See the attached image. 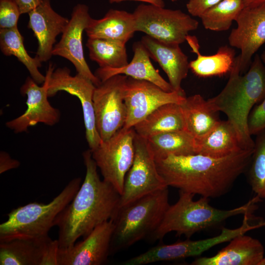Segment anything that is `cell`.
<instances>
[{
	"mask_svg": "<svg viewBox=\"0 0 265 265\" xmlns=\"http://www.w3.org/2000/svg\"><path fill=\"white\" fill-rule=\"evenodd\" d=\"M254 149H241L221 158L199 154L169 155L155 160L158 172L168 186L201 197L215 198L227 193L247 169Z\"/></svg>",
	"mask_w": 265,
	"mask_h": 265,
	"instance_id": "1",
	"label": "cell"
},
{
	"mask_svg": "<svg viewBox=\"0 0 265 265\" xmlns=\"http://www.w3.org/2000/svg\"><path fill=\"white\" fill-rule=\"evenodd\" d=\"M82 156L86 167L84 180L55 222L60 248L72 246L97 226L111 219L119 207L120 194L110 184L101 180L90 150Z\"/></svg>",
	"mask_w": 265,
	"mask_h": 265,
	"instance_id": "2",
	"label": "cell"
},
{
	"mask_svg": "<svg viewBox=\"0 0 265 265\" xmlns=\"http://www.w3.org/2000/svg\"><path fill=\"white\" fill-rule=\"evenodd\" d=\"M265 97V65L260 55L255 54L243 75L236 57L229 80L223 89L208 101L217 112H222L236 130L240 145L244 149H254L255 141L248 127L249 114L255 105Z\"/></svg>",
	"mask_w": 265,
	"mask_h": 265,
	"instance_id": "3",
	"label": "cell"
},
{
	"mask_svg": "<svg viewBox=\"0 0 265 265\" xmlns=\"http://www.w3.org/2000/svg\"><path fill=\"white\" fill-rule=\"evenodd\" d=\"M194 194L180 191L176 203L170 205L157 229L149 237L152 241L161 240L168 233H176L190 238L195 233L216 226L235 215L249 214L257 197L232 210L216 209L209 204V198L193 200Z\"/></svg>",
	"mask_w": 265,
	"mask_h": 265,
	"instance_id": "4",
	"label": "cell"
},
{
	"mask_svg": "<svg viewBox=\"0 0 265 265\" xmlns=\"http://www.w3.org/2000/svg\"><path fill=\"white\" fill-rule=\"evenodd\" d=\"M168 187L118 207L111 219L114 227L110 255L148 238L157 229L170 206Z\"/></svg>",
	"mask_w": 265,
	"mask_h": 265,
	"instance_id": "5",
	"label": "cell"
},
{
	"mask_svg": "<svg viewBox=\"0 0 265 265\" xmlns=\"http://www.w3.org/2000/svg\"><path fill=\"white\" fill-rule=\"evenodd\" d=\"M81 184V178H74L49 203H29L13 209L8 213L7 219L0 224V242L49 236L57 217L72 200Z\"/></svg>",
	"mask_w": 265,
	"mask_h": 265,
	"instance_id": "6",
	"label": "cell"
},
{
	"mask_svg": "<svg viewBox=\"0 0 265 265\" xmlns=\"http://www.w3.org/2000/svg\"><path fill=\"white\" fill-rule=\"evenodd\" d=\"M132 13L136 31L165 42L180 45L199 25L197 20L180 10L150 4L139 5Z\"/></svg>",
	"mask_w": 265,
	"mask_h": 265,
	"instance_id": "7",
	"label": "cell"
},
{
	"mask_svg": "<svg viewBox=\"0 0 265 265\" xmlns=\"http://www.w3.org/2000/svg\"><path fill=\"white\" fill-rule=\"evenodd\" d=\"M133 128L121 129L108 139L90 150L92 158L99 168L103 180L122 194L126 175L134 158Z\"/></svg>",
	"mask_w": 265,
	"mask_h": 265,
	"instance_id": "8",
	"label": "cell"
},
{
	"mask_svg": "<svg viewBox=\"0 0 265 265\" xmlns=\"http://www.w3.org/2000/svg\"><path fill=\"white\" fill-rule=\"evenodd\" d=\"M127 78L124 75L113 76L95 89L93 102L95 123L102 141L110 138L125 124L124 92Z\"/></svg>",
	"mask_w": 265,
	"mask_h": 265,
	"instance_id": "9",
	"label": "cell"
},
{
	"mask_svg": "<svg viewBox=\"0 0 265 265\" xmlns=\"http://www.w3.org/2000/svg\"><path fill=\"white\" fill-rule=\"evenodd\" d=\"M134 145V158L125 177L119 207L168 187L158 172L147 139L135 133Z\"/></svg>",
	"mask_w": 265,
	"mask_h": 265,
	"instance_id": "10",
	"label": "cell"
},
{
	"mask_svg": "<svg viewBox=\"0 0 265 265\" xmlns=\"http://www.w3.org/2000/svg\"><path fill=\"white\" fill-rule=\"evenodd\" d=\"M95 88L92 81L82 75L77 73L71 76L70 69L66 67L54 70L49 78V97L64 91L79 99L83 111L85 137L90 150H94L102 142L95 123L93 102Z\"/></svg>",
	"mask_w": 265,
	"mask_h": 265,
	"instance_id": "11",
	"label": "cell"
},
{
	"mask_svg": "<svg viewBox=\"0 0 265 265\" xmlns=\"http://www.w3.org/2000/svg\"><path fill=\"white\" fill-rule=\"evenodd\" d=\"M186 97L185 94L175 91L167 92L150 81L128 77L124 92L127 118L123 128H133L163 105H181Z\"/></svg>",
	"mask_w": 265,
	"mask_h": 265,
	"instance_id": "12",
	"label": "cell"
},
{
	"mask_svg": "<svg viewBox=\"0 0 265 265\" xmlns=\"http://www.w3.org/2000/svg\"><path fill=\"white\" fill-rule=\"evenodd\" d=\"M237 24L228 37L230 46L240 51L238 56L241 74L247 70L252 58L265 43V3L244 7L235 21Z\"/></svg>",
	"mask_w": 265,
	"mask_h": 265,
	"instance_id": "13",
	"label": "cell"
},
{
	"mask_svg": "<svg viewBox=\"0 0 265 265\" xmlns=\"http://www.w3.org/2000/svg\"><path fill=\"white\" fill-rule=\"evenodd\" d=\"M54 67L50 64L45 75L46 79L40 86L31 77H27L21 88V92L26 95L27 108L21 116L6 123V126L14 132H26L28 127L39 123L49 126L56 124L60 118V112L48 101V90L49 78Z\"/></svg>",
	"mask_w": 265,
	"mask_h": 265,
	"instance_id": "14",
	"label": "cell"
},
{
	"mask_svg": "<svg viewBox=\"0 0 265 265\" xmlns=\"http://www.w3.org/2000/svg\"><path fill=\"white\" fill-rule=\"evenodd\" d=\"M91 18L88 6L84 4L75 6L60 41L53 47L52 54L70 61L77 73L91 80L97 86L101 81L90 70L85 60L82 47V33Z\"/></svg>",
	"mask_w": 265,
	"mask_h": 265,
	"instance_id": "15",
	"label": "cell"
},
{
	"mask_svg": "<svg viewBox=\"0 0 265 265\" xmlns=\"http://www.w3.org/2000/svg\"><path fill=\"white\" fill-rule=\"evenodd\" d=\"M111 219L95 227L81 241L66 248L59 249L58 265H102L110 255L114 231Z\"/></svg>",
	"mask_w": 265,
	"mask_h": 265,
	"instance_id": "16",
	"label": "cell"
},
{
	"mask_svg": "<svg viewBox=\"0 0 265 265\" xmlns=\"http://www.w3.org/2000/svg\"><path fill=\"white\" fill-rule=\"evenodd\" d=\"M57 239L49 236L0 242V265H58Z\"/></svg>",
	"mask_w": 265,
	"mask_h": 265,
	"instance_id": "17",
	"label": "cell"
},
{
	"mask_svg": "<svg viewBox=\"0 0 265 265\" xmlns=\"http://www.w3.org/2000/svg\"><path fill=\"white\" fill-rule=\"evenodd\" d=\"M28 14V27L32 30L38 41L35 57L41 62H46L53 55L56 37L62 34L69 19L53 9L50 0H42Z\"/></svg>",
	"mask_w": 265,
	"mask_h": 265,
	"instance_id": "18",
	"label": "cell"
},
{
	"mask_svg": "<svg viewBox=\"0 0 265 265\" xmlns=\"http://www.w3.org/2000/svg\"><path fill=\"white\" fill-rule=\"evenodd\" d=\"M140 41L150 57L164 71L174 91L185 94L181 83L187 76L189 62L180 44L162 42L147 35L142 36Z\"/></svg>",
	"mask_w": 265,
	"mask_h": 265,
	"instance_id": "19",
	"label": "cell"
},
{
	"mask_svg": "<svg viewBox=\"0 0 265 265\" xmlns=\"http://www.w3.org/2000/svg\"><path fill=\"white\" fill-rule=\"evenodd\" d=\"M214 256L200 257L192 265H259L264 256V247L257 239L240 235L230 241Z\"/></svg>",
	"mask_w": 265,
	"mask_h": 265,
	"instance_id": "20",
	"label": "cell"
},
{
	"mask_svg": "<svg viewBox=\"0 0 265 265\" xmlns=\"http://www.w3.org/2000/svg\"><path fill=\"white\" fill-rule=\"evenodd\" d=\"M133 56L126 66L119 68H100L94 74L102 81L117 75H124L134 79L152 82L167 92L174 91L169 83L156 70L150 60V56L141 41L132 46Z\"/></svg>",
	"mask_w": 265,
	"mask_h": 265,
	"instance_id": "21",
	"label": "cell"
},
{
	"mask_svg": "<svg viewBox=\"0 0 265 265\" xmlns=\"http://www.w3.org/2000/svg\"><path fill=\"white\" fill-rule=\"evenodd\" d=\"M85 32L88 38H100L126 43L135 32L133 13L110 9L100 19L91 18Z\"/></svg>",
	"mask_w": 265,
	"mask_h": 265,
	"instance_id": "22",
	"label": "cell"
},
{
	"mask_svg": "<svg viewBox=\"0 0 265 265\" xmlns=\"http://www.w3.org/2000/svg\"><path fill=\"white\" fill-rule=\"evenodd\" d=\"M186 124V130L196 142L206 136L220 121L218 112L201 95L186 97L181 105Z\"/></svg>",
	"mask_w": 265,
	"mask_h": 265,
	"instance_id": "23",
	"label": "cell"
},
{
	"mask_svg": "<svg viewBox=\"0 0 265 265\" xmlns=\"http://www.w3.org/2000/svg\"><path fill=\"white\" fill-rule=\"evenodd\" d=\"M186 41L196 54L195 59L189 62V69L196 76L201 78L221 76L230 73L235 61V52L227 46L220 47L212 55H203L200 51V45L195 36L188 35Z\"/></svg>",
	"mask_w": 265,
	"mask_h": 265,
	"instance_id": "24",
	"label": "cell"
},
{
	"mask_svg": "<svg viewBox=\"0 0 265 265\" xmlns=\"http://www.w3.org/2000/svg\"><path fill=\"white\" fill-rule=\"evenodd\" d=\"M135 133L147 138L168 132L186 130L184 116L181 105H163L133 127Z\"/></svg>",
	"mask_w": 265,
	"mask_h": 265,
	"instance_id": "25",
	"label": "cell"
},
{
	"mask_svg": "<svg viewBox=\"0 0 265 265\" xmlns=\"http://www.w3.org/2000/svg\"><path fill=\"white\" fill-rule=\"evenodd\" d=\"M242 149L234 127L220 120L203 139L196 142V154L214 158L230 155Z\"/></svg>",
	"mask_w": 265,
	"mask_h": 265,
	"instance_id": "26",
	"label": "cell"
},
{
	"mask_svg": "<svg viewBox=\"0 0 265 265\" xmlns=\"http://www.w3.org/2000/svg\"><path fill=\"white\" fill-rule=\"evenodd\" d=\"M147 139L155 160L169 155H189L196 154V141L186 130L161 133Z\"/></svg>",
	"mask_w": 265,
	"mask_h": 265,
	"instance_id": "27",
	"label": "cell"
},
{
	"mask_svg": "<svg viewBox=\"0 0 265 265\" xmlns=\"http://www.w3.org/2000/svg\"><path fill=\"white\" fill-rule=\"evenodd\" d=\"M0 48L6 56L14 55L22 63L28 71L31 77L38 84L43 83L44 76L39 70L41 62L27 53L24 45V38L18 26L8 29H0Z\"/></svg>",
	"mask_w": 265,
	"mask_h": 265,
	"instance_id": "28",
	"label": "cell"
},
{
	"mask_svg": "<svg viewBox=\"0 0 265 265\" xmlns=\"http://www.w3.org/2000/svg\"><path fill=\"white\" fill-rule=\"evenodd\" d=\"M86 46L90 58L97 62L100 68H119L129 63L124 43L88 38Z\"/></svg>",
	"mask_w": 265,
	"mask_h": 265,
	"instance_id": "29",
	"label": "cell"
},
{
	"mask_svg": "<svg viewBox=\"0 0 265 265\" xmlns=\"http://www.w3.org/2000/svg\"><path fill=\"white\" fill-rule=\"evenodd\" d=\"M244 7L243 0H222L199 18L206 29L226 31L230 28Z\"/></svg>",
	"mask_w": 265,
	"mask_h": 265,
	"instance_id": "30",
	"label": "cell"
},
{
	"mask_svg": "<svg viewBox=\"0 0 265 265\" xmlns=\"http://www.w3.org/2000/svg\"><path fill=\"white\" fill-rule=\"evenodd\" d=\"M250 164V186L258 198L265 199V129L257 134Z\"/></svg>",
	"mask_w": 265,
	"mask_h": 265,
	"instance_id": "31",
	"label": "cell"
},
{
	"mask_svg": "<svg viewBox=\"0 0 265 265\" xmlns=\"http://www.w3.org/2000/svg\"><path fill=\"white\" fill-rule=\"evenodd\" d=\"M21 14L19 7L14 0H0V29L17 27Z\"/></svg>",
	"mask_w": 265,
	"mask_h": 265,
	"instance_id": "32",
	"label": "cell"
},
{
	"mask_svg": "<svg viewBox=\"0 0 265 265\" xmlns=\"http://www.w3.org/2000/svg\"><path fill=\"white\" fill-rule=\"evenodd\" d=\"M248 127L251 135H257L265 129V97L251 110L248 119Z\"/></svg>",
	"mask_w": 265,
	"mask_h": 265,
	"instance_id": "33",
	"label": "cell"
},
{
	"mask_svg": "<svg viewBox=\"0 0 265 265\" xmlns=\"http://www.w3.org/2000/svg\"><path fill=\"white\" fill-rule=\"evenodd\" d=\"M222 0H189L186 4L188 13L194 17H200L208 10Z\"/></svg>",
	"mask_w": 265,
	"mask_h": 265,
	"instance_id": "34",
	"label": "cell"
},
{
	"mask_svg": "<svg viewBox=\"0 0 265 265\" xmlns=\"http://www.w3.org/2000/svg\"><path fill=\"white\" fill-rule=\"evenodd\" d=\"M19 161L12 159L5 152H1L0 154V173L2 174L9 170L15 169L20 165Z\"/></svg>",
	"mask_w": 265,
	"mask_h": 265,
	"instance_id": "35",
	"label": "cell"
},
{
	"mask_svg": "<svg viewBox=\"0 0 265 265\" xmlns=\"http://www.w3.org/2000/svg\"><path fill=\"white\" fill-rule=\"evenodd\" d=\"M19 7L21 14L28 13L36 7L42 0H14Z\"/></svg>",
	"mask_w": 265,
	"mask_h": 265,
	"instance_id": "36",
	"label": "cell"
},
{
	"mask_svg": "<svg viewBox=\"0 0 265 265\" xmlns=\"http://www.w3.org/2000/svg\"><path fill=\"white\" fill-rule=\"evenodd\" d=\"M128 0L144 2L159 7H164L165 6V3L163 0H108L110 3H119Z\"/></svg>",
	"mask_w": 265,
	"mask_h": 265,
	"instance_id": "37",
	"label": "cell"
},
{
	"mask_svg": "<svg viewBox=\"0 0 265 265\" xmlns=\"http://www.w3.org/2000/svg\"><path fill=\"white\" fill-rule=\"evenodd\" d=\"M244 6H254L265 3V0H243Z\"/></svg>",
	"mask_w": 265,
	"mask_h": 265,
	"instance_id": "38",
	"label": "cell"
},
{
	"mask_svg": "<svg viewBox=\"0 0 265 265\" xmlns=\"http://www.w3.org/2000/svg\"><path fill=\"white\" fill-rule=\"evenodd\" d=\"M263 62L265 64V51H263L260 55Z\"/></svg>",
	"mask_w": 265,
	"mask_h": 265,
	"instance_id": "39",
	"label": "cell"
},
{
	"mask_svg": "<svg viewBox=\"0 0 265 265\" xmlns=\"http://www.w3.org/2000/svg\"><path fill=\"white\" fill-rule=\"evenodd\" d=\"M259 265H265V256H264L263 259L261 260Z\"/></svg>",
	"mask_w": 265,
	"mask_h": 265,
	"instance_id": "40",
	"label": "cell"
},
{
	"mask_svg": "<svg viewBox=\"0 0 265 265\" xmlns=\"http://www.w3.org/2000/svg\"><path fill=\"white\" fill-rule=\"evenodd\" d=\"M171 0L172 2H175V1H176L178 0Z\"/></svg>",
	"mask_w": 265,
	"mask_h": 265,
	"instance_id": "41",
	"label": "cell"
}]
</instances>
